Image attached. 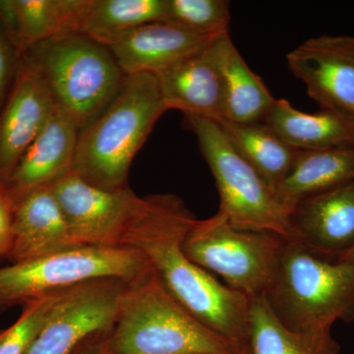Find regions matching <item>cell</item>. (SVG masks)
Returning <instances> with one entry per match:
<instances>
[{"instance_id": "20", "label": "cell", "mask_w": 354, "mask_h": 354, "mask_svg": "<svg viewBox=\"0 0 354 354\" xmlns=\"http://www.w3.org/2000/svg\"><path fill=\"white\" fill-rule=\"evenodd\" d=\"M263 122L297 150H328L354 145L353 121L328 111L304 113L285 99L274 101Z\"/></svg>"}, {"instance_id": "1", "label": "cell", "mask_w": 354, "mask_h": 354, "mask_svg": "<svg viewBox=\"0 0 354 354\" xmlns=\"http://www.w3.org/2000/svg\"><path fill=\"white\" fill-rule=\"evenodd\" d=\"M196 220L176 195L139 197L120 246L143 254L172 297L209 330L245 348L251 298L221 283L184 252V239Z\"/></svg>"}, {"instance_id": "32", "label": "cell", "mask_w": 354, "mask_h": 354, "mask_svg": "<svg viewBox=\"0 0 354 354\" xmlns=\"http://www.w3.org/2000/svg\"><path fill=\"white\" fill-rule=\"evenodd\" d=\"M2 335H3V330H0V339H1Z\"/></svg>"}, {"instance_id": "11", "label": "cell", "mask_w": 354, "mask_h": 354, "mask_svg": "<svg viewBox=\"0 0 354 354\" xmlns=\"http://www.w3.org/2000/svg\"><path fill=\"white\" fill-rule=\"evenodd\" d=\"M286 60L323 111L354 122V37L310 39L291 50Z\"/></svg>"}, {"instance_id": "22", "label": "cell", "mask_w": 354, "mask_h": 354, "mask_svg": "<svg viewBox=\"0 0 354 354\" xmlns=\"http://www.w3.org/2000/svg\"><path fill=\"white\" fill-rule=\"evenodd\" d=\"M223 79V120L241 124L260 123L274 106V99L259 76L249 68L230 34L221 48Z\"/></svg>"}, {"instance_id": "19", "label": "cell", "mask_w": 354, "mask_h": 354, "mask_svg": "<svg viewBox=\"0 0 354 354\" xmlns=\"http://www.w3.org/2000/svg\"><path fill=\"white\" fill-rule=\"evenodd\" d=\"M354 180V148L298 151L290 171L274 189L281 205L290 209L309 198Z\"/></svg>"}, {"instance_id": "14", "label": "cell", "mask_w": 354, "mask_h": 354, "mask_svg": "<svg viewBox=\"0 0 354 354\" xmlns=\"http://www.w3.org/2000/svg\"><path fill=\"white\" fill-rule=\"evenodd\" d=\"M216 37L196 34L171 23L153 22L120 35L106 46L125 75H158L201 50Z\"/></svg>"}, {"instance_id": "23", "label": "cell", "mask_w": 354, "mask_h": 354, "mask_svg": "<svg viewBox=\"0 0 354 354\" xmlns=\"http://www.w3.org/2000/svg\"><path fill=\"white\" fill-rule=\"evenodd\" d=\"M218 123L235 150L274 192L299 150L288 145L264 122L241 124L221 120Z\"/></svg>"}, {"instance_id": "5", "label": "cell", "mask_w": 354, "mask_h": 354, "mask_svg": "<svg viewBox=\"0 0 354 354\" xmlns=\"http://www.w3.org/2000/svg\"><path fill=\"white\" fill-rule=\"evenodd\" d=\"M23 55L80 131L111 104L127 77L108 46L79 32L48 39Z\"/></svg>"}, {"instance_id": "10", "label": "cell", "mask_w": 354, "mask_h": 354, "mask_svg": "<svg viewBox=\"0 0 354 354\" xmlns=\"http://www.w3.org/2000/svg\"><path fill=\"white\" fill-rule=\"evenodd\" d=\"M77 245L111 248L120 241L138 200L128 186L106 189L70 171L51 185Z\"/></svg>"}, {"instance_id": "17", "label": "cell", "mask_w": 354, "mask_h": 354, "mask_svg": "<svg viewBox=\"0 0 354 354\" xmlns=\"http://www.w3.org/2000/svg\"><path fill=\"white\" fill-rule=\"evenodd\" d=\"M77 245L51 186L14 203L12 236L7 257L13 263L44 257Z\"/></svg>"}, {"instance_id": "7", "label": "cell", "mask_w": 354, "mask_h": 354, "mask_svg": "<svg viewBox=\"0 0 354 354\" xmlns=\"http://www.w3.org/2000/svg\"><path fill=\"white\" fill-rule=\"evenodd\" d=\"M143 254L129 247H74L0 268V313L37 298L97 279L131 281L151 271Z\"/></svg>"}, {"instance_id": "30", "label": "cell", "mask_w": 354, "mask_h": 354, "mask_svg": "<svg viewBox=\"0 0 354 354\" xmlns=\"http://www.w3.org/2000/svg\"><path fill=\"white\" fill-rule=\"evenodd\" d=\"M230 354H250V353H249L248 348L245 346V348L237 349L236 351Z\"/></svg>"}, {"instance_id": "3", "label": "cell", "mask_w": 354, "mask_h": 354, "mask_svg": "<svg viewBox=\"0 0 354 354\" xmlns=\"http://www.w3.org/2000/svg\"><path fill=\"white\" fill-rule=\"evenodd\" d=\"M263 297L290 330H332L339 321L354 322V261L322 255L285 239Z\"/></svg>"}, {"instance_id": "24", "label": "cell", "mask_w": 354, "mask_h": 354, "mask_svg": "<svg viewBox=\"0 0 354 354\" xmlns=\"http://www.w3.org/2000/svg\"><path fill=\"white\" fill-rule=\"evenodd\" d=\"M165 18V0H92L78 32L108 46L130 30Z\"/></svg>"}, {"instance_id": "33", "label": "cell", "mask_w": 354, "mask_h": 354, "mask_svg": "<svg viewBox=\"0 0 354 354\" xmlns=\"http://www.w3.org/2000/svg\"><path fill=\"white\" fill-rule=\"evenodd\" d=\"M353 148H354V145H353Z\"/></svg>"}, {"instance_id": "4", "label": "cell", "mask_w": 354, "mask_h": 354, "mask_svg": "<svg viewBox=\"0 0 354 354\" xmlns=\"http://www.w3.org/2000/svg\"><path fill=\"white\" fill-rule=\"evenodd\" d=\"M165 111L157 75L125 77L111 104L79 132L73 171L106 189L127 187L135 156Z\"/></svg>"}, {"instance_id": "29", "label": "cell", "mask_w": 354, "mask_h": 354, "mask_svg": "<svg viewBox=\"0 0 354 354\" xmlns=\"http://www.w3.org/2000/svg\"><path fill=\"white\" fill-rule=\"evenodd\" d=\"M337 259L354 261V247L353 249H351V250L348 251V252L344 253V255H342L341 257L337 258Z\"/></svg>"}, {"instance_id": "28", "label": "cell", "mask_w": 354, "mask_h": 354, "mask_svg": "<svg viewBox=\"0 0 354 354\" xmlns=\"http://www.w3.org/2000/svg\"><path fill=\"white\" fill-rule=\"evenodd\" d=\"M14 204L6 186L0 183V257L8 256L12 236Z\"/></svg>"}, {"instance_id": "31", "label": "cell", "mask_w": 354, "mask_h": 354, "mask_svg": "<svg viewBox=\"0 0 354 354\" xmlns=\"http://www.w3.org/2000/svg\"><path fill=\"white\" fill-rule=\"evenodd\" d=\"M84 354H106V351H104V349H102V353H97V351H86V353H84Z\"/></svg>"}, {"instance_id": "2", "label": "cell", "mask_w": 354, "mask_h": 354, "mask_svg": "<svg viewBox=\"0 0 354 354\" xmlns=\"http://www.w3.org/2000/svg\"><path fill=\"white\" fill-rule=\"evenodd\" d=\"M108 335L106 354H230L241 349L179 304L153 269L128 281Z\"/></svg>"}, {"instance_id": "8", "label": "cell", "mask_w": 354, "mask_h": 354, "mask_svg": "<svg viewBox=\"0 0 354 354\" xmlns=\"http://www.w3.org/2000/svg\"><path fill=\"white\" fill-rule=\"evenodd\" d=\"M283 241L274 232L235 227L216 213L195 221L183 250L195 264L220 276L225 285L252 298L264 295L269 288Z\"/></svg>"}, {"instance_id": "25", "label": "cell", "mask_w": 354, "mask_h": 354, "mask_svg": "<svg viewBox=\"0 0 354 354\" xmlns=\"http://www.w3.org/2000/svg\"><path fill=\"white\" fill-rule=\"evenodd\" d=\"M230 21V2L225 0H165V22L196 34H227Z\"/></svg>"}, {"instance_id": "6", "label": "cell", "mask_w": 354, "mask_h": 354, "mask_svg": "<svg viewBox=\"0 0 354 354\" xmlns=\"http://www.w3.org/2000/svg\"><path fill=\"white\" fill-rule=\"evenodd\" d=\"M215 178L218 214L235 227L274 232L295 239L291 212L230 144L216 121L184 114Z\"/></svg>"}, {"instance_id": "9", "label": "cell", "mask_w": 354, "mask_h": 354, "mask_svg": "<svg viewBox=\"0 0 354 354\" xmlns=\"http://www.w3.org/2000/svg\"><path fill=\"white\" fill-rule=\"evenodd\" d=\"M127 281L97 279L60 291L43 330L25 354H71L115 323Z\"/></svg>"}, {"instance_id": "16", "label": "cell", "mask_w": 354, "mask_h": 354, "mask_svg": "<svg viewBox=\"0 0 354 354\" xmlns=\"http://www.w3.org/2000/svg\"><path fill=\"white\" fill-rule=\"evenodd\" d=\"M295 239L339 258L354 247V180L300 203L291 213Z\"/></svg>"}, {"instance_id": "26", "label": "cell", "mask_w": 354, "mask_h": 354, "mask_svg": "<svg viewBox=\"0 0 354 354\" xmlns=\"http://www.w3.org/2000/svg\"><path fill=\"white\" fill-rule=\"evenodd\" d=\"M59 293L60 291L37 298L25 305L24 311L16 323L3 330L0 339V354L27 353L43 330Z\"/></svg>"}, {"instance_id": "27", "label": "cell", "mask_w": 354, "mask_h": 354, "mask_svg": "<svg viewBox=\"0 0 354 354\" xmlns=\"http://www.w3.org/2000/svg\"><path fill=\"white\" fill-rule=\"evenodd\" d=\"M21 57L0 23V113L12 88Z\"/></svg>"}, {"instance_id": "12", "label": "cell", "mask_w": 354, "mask_h": 354, "mask_svg": "<svg viewBox=\"0 0 354 354\" xmlns=\"http://www.w3.org/2000/svg\"><path fill=\"white\" fill-rule=\"evenodd\" d=\"M55 109L57 104L39 70L22 55L10 94L0 113V183L6 186Z\"/></svg>"}, {"instance_id": "21", "label": "cell", "mask_w": 354, "mask_h": 354, "mask_svg": "<svg viewBox=\"0 0 354 354\" xmlns=\"http://www.w3.org/2000/svg\"><path fill=\"white\" fill-rule=\"evenodd\" d=\"M247 348L250 354H341L332 330L288 329L263 295L251 298Z\"/></svg>"}, {"instance_id": "13", "label": "cell", "mask_w": 354, "mask_h": 354, "mask_svg": "<svg viewBox=\"0 0 354 354\" xmlns=\"http://www.w3.org/2000/svg\"><path fill=\"white\" fill-rule=\"evenodd\" d=\"M228 34L216 37L201 50L157 75L167 111L178 109L216 122L223 120L221 48Z\"/></svg>"}, {"instance_id": "15", "label": "cell", "mask_w": 354, "mask_h": 354, "mask_svg": "<svg viewBox=\"0 0 354 354\" xmlns=\"http://www.w3.org/2000/svg\"><path fill=\"white\" fill-rule=\"evenodd\" d=\"M79 132L75 122L57 106L6 184L13 204L31 191L51 186L73 171Z\"/></svg>"}, {"instance_id": "18", "label": "cell", "mask_w": 354, "mask_h": 354, "mask_svg": "<svg viewBox=\"0 0 354 354\" xmlns=\"http://www.w3.org/2000/svg\"><path fill=\"white\" fill-rule=\"evenodd\" d=\"M92 0H0V23L21 57L38 44L78 32Z\"/></svg>"}]
</instances>
